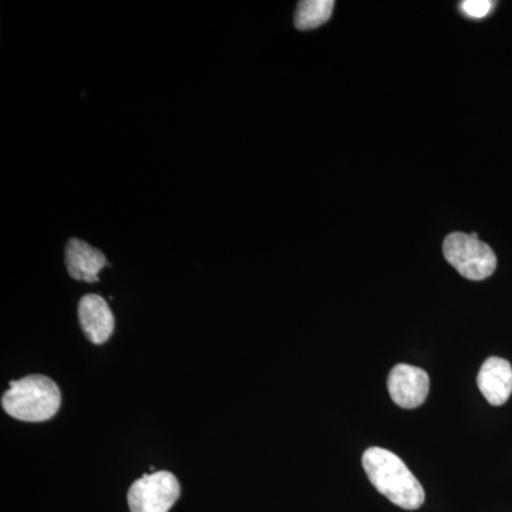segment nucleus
<instances>
[{
  "instance_id": "f257e3e1",
  "label": "nucleus",
  "mask_w": 512,
  "mask_h": 512,
  "mask_svg": "<svg viewBox=\"0 0 512 512\" xmlns=\"http://www.w3.org/2000/svg\"><path fill=\"white\" fill-rule=\"evenodd\" d=\"M363 468L373 487L403 510H419L426 500L420 481L406 463L386 448H367L362 457Z\"/></svg>"
},
{
  "instance_id": "f03ea898",
  "label": "nucleus",
  "mask_w": 512,
  "mask_h": 512,
  "mask_svg": "<svg viewBox=\"0 0 512 512\" xmlns=\"http://www.w3.org/2000/svg\"><path fill=\"white\" fill-rule=\"evenodd\" d=\"M62 393L50 377L30 375L12 380L2 396V407L16 420L39 423L52 419L59 412Z\"/></svg>"
},
{
  "instance_id": "7ed1b4c3",
  "label": "nucleus",
  "mask_w": 512,
  "mask_h": 512,
  "mask_svg": "<svg viewBox=\"0 0 512 512\" xmlns=\"http://www.w3.org/2000/svg\"><path fill=\"white\" fill-rule=\"evenodd\" d=\"M443 252L448 264L470 281H483L497 269V256L493 249L478 239L477 234L453 232L447 235Z\"/></svg>"
},
{
  "instance_id": "20e7f679",
  "label": "nucleus",
  "mask_w": 512,
  "mask_h": 512,
  "mask_svg": "<svg viewBox=\"0 0 512 512\" xmlns=\"http://www.w3.org/2000/svg\"><path fill=\"white\" fill-rule=\"evenodd\" d=\"M180 493V483L173 473L154 471L131 484L128 507L131 512H168L177 503Z\"/></svg>"
},
{
  "instance_id": "39448f33",
  "label": "nucleus",
  "mask_w": 512,
  "mask_h": 512,
  "mask_svg": "<svg viewBox=\"0 0 512 512\" xmlns=\"http://www.w3.org/2000/svg\"><path fill=\"white\" fill-rule=\"evenodd\" d=\"M390 397L402 409H417L426 402L430 392V377L420 367L394 366L387 379Z\"/></svg>"
},
{
  "instance_id": "423d86ee",
  "label": "nucleus",
  "mask_w": 512,
  "mask_h": 512,
  "mask_svg": "<svg viewBox=\"0 0 512 512\" xmlns=\"http://www.w3.org/2000/svg\"><path fill=\"white\" fill-rule=\"evenodd\" d=\"M79 320L84 335L94 343L103 345L114 332V316L109 303L99 295L83 296L79 303Z\"/></svg>"
},
{
  "instance_id": "0eeeda50",
  "label": "nucleus",
  "mask_w": 512,
  "mask_h": 512,
  "mask_svg": "<svg viewBox=\"0 0 512 512\" xmlns=\"http://www.w3.org/2000/svg\"><path fill=\"white\" fill-rule=\"evenodd\" d=\"M477 384L491 406H503L512 394V366L501 357H488L481 366Z\"/></svg>"
},
{
  "instance_id": "6e6552de",
  "label": "nucleus",
  "mask_w": 512,
  "mask_h": 512,
  "mask_svg": "<svg viewBox=\"0 0 512 512\" xmlns=\"http://www.w3.org/2000/svg\"><path fill=\"white\" fill-rule=\"evenodd\" d=\"M64 256H66L64 259H66L70 276L76 281L89 282V284L99 281L101 269L109 265L103 252L77 238L67 242Z\"/></svg>"
},
{
  "instance_id": "1a4fd4ad",
  "label": "nucleus",
  "mask_w": 512,
  "mask_h": 512,
  "mask_svg": "<svg viewBox=\"0 0 512 512\" xmlns=\"http://www.w3.org/2000/svg\"><path fill=\"white\" fill-rule=\"evenodd\" d=\"M333 0H303L298 3L295 13V26L299 30H311L325 25L332 16Z\"/></svg>"
},
{
  "instance_id": "9d476101",
  "label": "nucleus",
  "mask_w": 512,
  "mask_h": 512,
  "mask_svg": "<svg viewBox=\"0 0 512 512\" xmlns=\"http://www.w3.org/2000/svg\"><path fill=\"white\" fill-rule=\"evenodd\" d=\"M460 6L468 18L483 19L491 12L494 3L490 0H464Z\"/></svg>"
}]
</instances>
